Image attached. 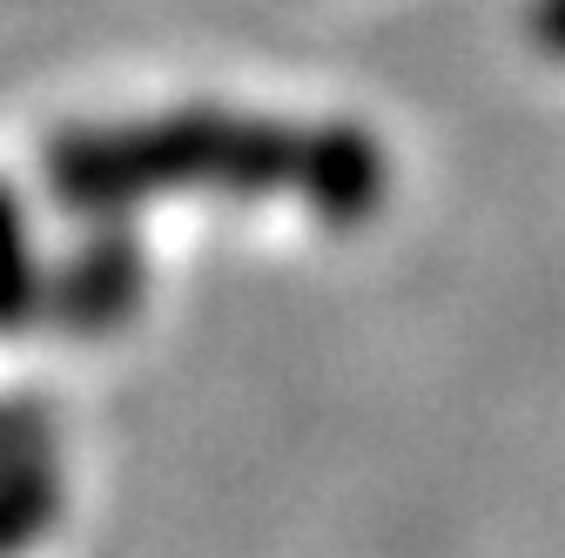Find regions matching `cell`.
Segmentation results:
<instances>
[{"label":"cell","mask_w":565,"mask_h":558,"mask_svg":"<svg viewBox=\"0 0 565 558\" xmlns=\"http://www.w3.org/2000/svg\"><path fill=\"white\" fill-rule=\"evenodd\" d=\"M310 128L249 121L223 108H175L121 128H75L47 149V189L75 216H121L182 189L297 195Z\"/></svg>","instance_id":"obj_1"},{"label":"cell","mask_w":565,"mask_h":558,"mask_svg":"<svg viewBox=\"0 0 565 558\" xmlns=\"http://www.w3.org/2000/svg\"><path fill=\"white\" fill-rule=\"evenodd\" d=\"M135 303H141V249L121 229L82 243L75 256L47 276V297H41V310L61 330H75V336H102V330L128 323Z\"/></svg>","instance_id":"obj_2"},{"label":"cell","mask_w":565,"mask_h":558,"mask_svg":"<svg viewBox=\"0 0 565 558\" xmlns=\"http://www.w3.org/2000/svg\"><path fill=\"white\" fill-rule=\"evenodd\" d=\"M384 189H391V169H384V149L371 142L364 128L350 121H330V128H310V149H303V175H297V195L317 208L323 223L350 229L384 208Z\"/></svg>","instance_id":"obj_3"},{"label":"cell","mask_w":565,"mask_h":558,"mask_svg":"<svg viewBox=\"0 0 565 558\" xmlns=\"http://www.w3.org/2000/svg\"><path fill=\"white\" fill-rule=\"evenodd\" d=\"M54 512H61V471H54V458L14 464L8 477H0V558L28 551L54 525Z\"/></svg>","instance_id":"obj_4"},{"label":"cell","mask_w":565,"mask_h":558,"mask_svg":"<svg viewBox=\"0 0 565 558\" xmlns=\"http://www.w3.org/2000/svg\"><path fill=\"white\" fill-rule=\"evenodd\" d=\"M47 276L34 269V243H28V216L14 189L0 182V330H21L28 316H41Z\"/></svg>","instance_id":"obj_5"},{"label":"cell","mask_w":565,"mask_h":558,"mask_svg":"<svg viewBox=\"0 0 565 558\" xmlns=\"http://www.w3.org/2000/svg\"><path fill=\"white\" fill-rule=\"evenodd\" d=\"M28 458H47V417L34 404H0V477Z\"/></svg>","instance_id":"obj_6"},{"label":"cell","mask_w":565,"mask_h":558,"mask_svg":"<svg viewBox=\"0 0 565 558\" xmlns=\"http://www.w3.org/2000/svg\"><path fill=\"white\" fill-rule=\"evenodd\" d=\"M532 34L552 54H565V0H539V8H532Z\"/></svg>","instance_id":"obj_7"}]
</instances>
